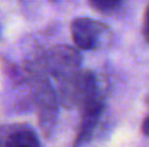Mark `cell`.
Returning a JSON list of instances; mask_svg holds the SVG:
<instances>
[{"label":"cell","instance_id":"6","mask_svg":"<svg viewBox=\"0 0 149 147\" xmlns=\"http://www.w3.org/2000/svg\"><path fill=\"white\" fill-rule=\"evenodd\" d=\"M4 147H39V139L35 131L29 128H19L7 137Z\"/></svg>","mask_w":149,"mask_h":147},{"label":"cell","instance_id":"2","mask_svg":"<svg viewBox=\"0 0 149 147\" xmlns=\"http://www.w3.org/2000/svg\"><path fill=\"white\" fill-rule=\"evenodd\" d=\"M47 72L55 79L62 81L74 74H77L81 68V55L72 46L59 45L51 48L44 59Z\"/></svg>","mask_w":149,"mask_h":147},{"label":"cell","instance_id":"4","mask_svg":"<svg viewBox=\"0 0 149 147\" xmlns=\"http://www.w3.org/2000/svg\"><path fill=\"white\" fill-rule=\"evenodd\" d=\"M80 110H81V121H80V128L75 140V147L87 143L99 124V120L104 110V99L101 95V91L88 98L80 107Z\"/></svg>","mask_w":149,"mask_h":147},{"label":"cell","instance_id":"1","mask_svg":"<svg viewBox=\"0 0 149 147\" xmlns=\"http://www.w3.org/2000/svg\"><path fill=\"white\" fill-rule=\"evenodd\" d=\"M100 91L97 78L90 71L80 69L77 74L58 81V102L64 107H81L90 97Z\"/></svg>","mask_w":149,"mask_h":147},{"label":"cell","instance_id":"3","mask_svg":"<svg viewBox=\"0 0 149 147\" xmlns=\"http://www.w3.org/2000/svg\"><path fill=\"white\" fill-rule=\"evenodd\" d=\"M72 42L78 49H97L106 43L110 30L101 22L90 17H77L71 23Z\"/></svg>","mask_w":149,"mask_h":147},{"label":"cell","instance_id":"8","mask_svg":"<svg viewBox=\"0 0 149 147\" xmlns=\"http://www.w3.org/2000/svg\"><path fill=\"white\" fill-rule=\"evenodd\" d=\"M143 36H145V41L149 43V4L146 6L145 17H143Z\"/></svg>","mask_w":149,"mask_h":147},{"label":"cell","instance_id":"9","mask_svg":"<svg viewBox=\"0 0 149 147\" xmlns=\"http://www.w3.org/2000/svg\"><path fill=\"white\" fill-rule=\"evenodd\" d=\"M142 133L149 137V115L148 117H145L143 121H142Z\"/></svg>","mask_w":149,"mask_h":147},{"label":"cell","instance_id":"5","mask_svg":"<svg viewBox=\"0 0 149 147\" xmlns=\"http://www.w3.org/2000/svg\"><path fill=\"white\" fill-rule=\"evenodd\" d=\"M38 105H39V121L42 126V131L45 136H51L52 130L56 124V114H58V97L54 92L52 87L48 82H42L38 90Z\"/></svg>","mask_w":149,"mask_h":147},{"label":"cell","instance_id":"10","mask_svg":"<svg viewBox=\"0 0 149 147\" xmlns=\"http://www.w3.org/2000/svg\"><path fill=\"white\" fill-rule=\"evenodd\" d=\"M148 104H149V97H148Z\"/></svg>","mask_w":149,"mask_h":147},{"label":"cell","instance_id":"7","mask_svg":"<svg viewBox=\"0 0 149 147\" xmlns=\"http://www.w3.org/2000/svg\"><path fill=\"white\" fill-rule=\"evenodd\" d=\"M90 6L101 13H106V12L109 13V12H113L114 9H119L122 6V3L113 1V0H97V1H90Z\"/></svg>","mask_w":149,"mask_h":147}]
</instances>
